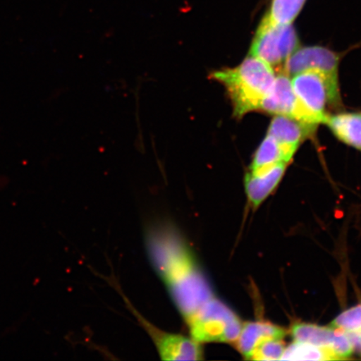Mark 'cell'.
I'll use <instances>...</instances> for the list:
<instances>
[{
	"mask_svg": "<svg viewBox=\"0 0 361 361\" xmlns=\"http://www.w3.org/2000/svg\"><path fill=\"white\" fill-rule=\"evenodd\" d=\"M147 245L153 266L185 320L214 298L192 250L177 229L169 225L151 229Z\"/></svg>",
	"mask_w": 361,
	"mask_h": 361,
	"instance_id": "cell-1",
	"label": "cell"
},
{
	"mask_svg": "<svg viewBox=\"0 0 361 361\" xmlns=\"http://www.w3.org/2000/svg\"><path fill=\"white\" fill-rule=\"evenodd\" d=\"M275 78L276 75L272 67L252 56L236 67L223 68L209 75V79L224 85L237 118L259 111L261 103L272 89Z\"/></svg>",
	"mask_w": 361,
	"mask_h": 361,
	"instance_id": "cell-2",
	"label": "cell"
},
{
	"mask_svg": "<svg viewBox=\"0 0 361 361\" xmlns=\"http://www.w3.org/2000/svg\"><path fill=\"white\" fill-rule=\"evenodd\" d=\"M191 337L198 343L236 342L243 324L233 311L216 298L185 320Z\"/></svg>",
	"mask_w": 361,
	"mask_h": 361,
	"instance_id": "cell-3",
	"label": "cell"
},
{
	"mask_svg": "<svg viewBox=\"0 0 361 361\" xmlns=\"http://www.w3.org/2000/svg\"><path fill=\"white\" fill-rule=\"evenodd\" d=\"M292 87L298 100L318 124L324 123L328 106L341 102L338 79L323 71L307 70L293 76Z\"/></svg>",
	"mask_w": 361,
	"mask_h": 361,
	"instance_id": "cell-4",
	"label": "cell"
},
{
	"mask_svg": "<svg viewBox=\"0 0 361 361\" xmlns=\"http://www.w3.org/2000/svg\"><path fill=\"white\" fill-rule=\"evenodd\" d=\"M299 47V39L291 25H276L264 16L250 49V55L260 59L278 72Z\"/></svg>",
	"mask_w": 361,
	"mask_h": 361,
	"instance_id": "cell-5",
	"label": "cell"
},
{
	"mask_svg": "<svg viewBox=\"0 0 361 361\" xmlns=\"http://www.w3.org/2000/svg\"><path fill=\"white\" fill-rule=\"evenodd\" d=\"M291 336L295 341L309 343L331 352L336 360L348 359L355 349L348 334L333 327L298 323L292 327Z\"/></svg>",
	"mask_w": 361,
	"mask_h": 361,
	"instance_id": "cell-6",
	"label": "cell"
},
{
	"mask_svg": "<svg viewBox=\"0 0 361 361\" xmlns=\"http://www.w3.org/2000/svg\"><path fill=\"white\" fill-rule=\"evenodd\" d=\"M259 111L318 125L317 121L298 100L290 76L282 71L276 75L272 89L261 103Z\"/></svg>",
	"mask_w": 361,
	"mask_h": 361,
	"instance_id": "cell-7",
	"label": "cell"
},
{
	"mask_svg": "<svg viewBox=\"0 0 361 361\" xmlns=\"http://www.w3.org/2000/svg\"><path fill=\"white\" fill-rule=\"evenodd\" d=\"M139 319L154 341L162 360H200L203 358L200 343L192 337L162 331L140 316Z\"/></svg>",
	"mask_w": 361,
	"mask_h": 361,
	"instance_id": "cell-8",
	"label": "cell"
},
{
	"mask_svg": "<svg viewBox=\"0 0 361 361\" xmlns=\"http://www.w3.org/2000/svg\"><path fill=\"white\" fill-rule=\"evenodd\" d=\"M338 62L340 59L336 54L326 48L305 47L297 49L281 71L290 78L302 71L317 70L338 79Z\"/></svg>",
	"mask_w": 361,
	"mask_h": 361,
	"instance_id": "cell-9",
	"label": "cell"
},
{
	"mask_svg": "<svg viewBox=\"0 0 361 361\" xmlns=\"http://www.w3.org/2000/svg\"><path fill=\"white\" fill-rule=\"evenodd\" d=\"M316 126L317 125L304 123L291 117L276 115L271 121L268 134L293 157L300 144L314 133Z\"/></svg>",
	"mask_w": 361,
	"mask_h": 361,
	"instance_id": "cell-10",
	"label": "cell"
},
{
	"mask_svg": "<svg viewBox=\"0 0 361 361\" xmlns=\"http://www.w3.org/2000/svg\"><path fill=\"white\" fill-rule=\"evenodd\" d=\"M288 164L281 162L259 173H247L245 189L248 200L258 207L272 193L283 178Z\"/></svg>",
	"mask_w": 361,
	"mask_h": 361,
	"instance_id": "cell-11",
	"label": "cell"
},
{
	"mask_svg": "<svg viewBox=\"0 0 361 361\" xmlns=\"http://www.w3.org/2000/svg\"><path fill=\"white\" fill-rule=\"evenodd\" d=\"M281 327L268 322H247L243 324L240 335L235 342L237 348L246 359L262 343L269 340H281L286 336Z\"/></svg>",
	"mask_w": 361,
	"mask_h": 361,
	"instance_id": "cell-12",
	"label": "cell"
},
{
	"mask_svg": "<svg viewBox=\"0 0 361 361\" xmlns=\"http://www.w3.org/2000/svg\"><path fill=\"white\" fill-rule=\"evenodd\" d=\"M324 124H326L341 142L361 150V113L327 115Z\"/></svg>",
	"mask_w": 361,
	"mask_h": 361,
	"instance_id": "cell-13",
	"label": "cell"
},
{
	"mask_svg": "<svg viewBox=\"0 0 361 361\" xmlns=\"http://www.w3.org/2000/svg\"><path fill=\"white\" fill-rule=\"evenodd\" d=\"M292 158L270 135H267L257 150L251 165V173H259L281 162H290Z\"/></svg>",
	"mask_w": 361,
	"mask_h": 361,
	"instance_id": "cell-14",
	"label": "cell"
},
{
	"mask_svg": "<svg viewBox=\"0 0 361 361\" xmlns=\"http://www.w3.org/2000/svg\"><path fill=\"white\" fill-rule=\"evenodd\" d=\"M306 0H272L265 16L276 25H291L303 8Z\"/></svg>",
	"mask_w": 361,
	"mask_h": 361,
	"instance_id": "cell-15",
	"label": "cell"
},
{
	"mask_svg": "<svg viewBox=\"0 0 361 361\" xmlns=\"http://www.w3.org/2000/svg\"><path fill=\"white\" fill-rule=\"evenodd\" d=\"M282 360H336L331 352L309 343L295 341L287 347Z\"/></svg>",
	"mask_w": 361,
	"mask_h": 361,
	"instance_id": "cell-16",
	"label": "cell"
},
{
	"mask_svg": "<svg viewBox=\"0 0 361 361\" xmlns=\"http://www.w3.org/2000/svg\"><path fill=\"white\" fill-rule=\"evenodd\" d=\"M332 327L346 333H361V305L338 315L334 320Z\"/></svg>",
	"mask_w": 361,
	"mask_h": 361,
	"instance_id": "cell-17",
	"label": "cell"
},
{
	"mask_svg": "<svg viewBox=\"0 0 361 361\" xmlns=\"http://www.w3.org/2000/svg\"><path fill=\"white\" fill-rule=\"evenodd\" d=\"M286 346L281 340L266 341L252 352L250 360H281Z\"/></svg>",
	"mask_w": 361,
	"mask_h": 361,
	"instance_id": "cell-18",
	"label": "cell"
}]
</instances>
